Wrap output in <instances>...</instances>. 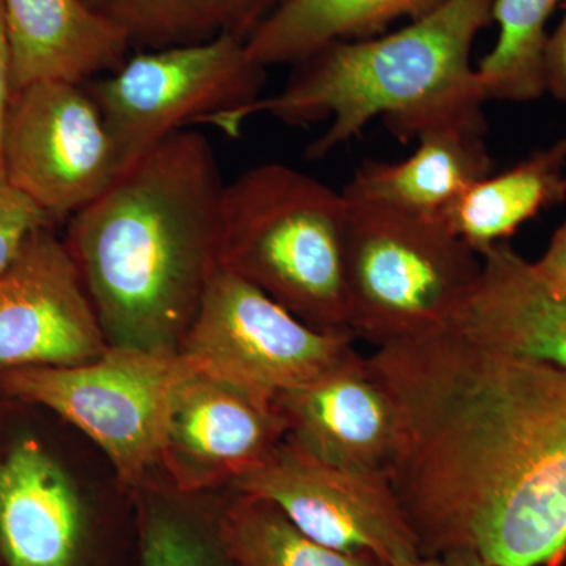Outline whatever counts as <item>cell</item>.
Returning a JSON list of instances; mask_svg holds the SVG:
<instances>
[{
	"mask_svg": "<svg viewBox=\"0 0 566 566\" xmlns=\"http://www.w3.org/2000/svg\"><path fill=\"white\" fill-rule=\"evenodd\" d=\"M344 197L345 304L354 338L382 348L450 327L482 256L438 216Z\"/></svg>",
	"mask_w": 566,
	"mask_h": 566,
	"instance_id": "5",
	"label": "cell"
},
{
	"mask_svg": "<svg viewBox=\"0 0 566 566\" xmlns=\"http://www.w3.org/2000/svg\"><path fill=\"white\" fill-rule=\"evenodd\" d=\"M109 346L65 241L36 230L0 277V370L91 363Z\"/></svg>",
	"mask_w": 566,
	"mask_h": 566,
	"instance_id": "11",
	"label": "cell"
},
{
	"mask_svg": "<svg viewBox=\"0 0 566 566\" xmlns=\"http://www.w3.org/2000/svg\"><path fill=\"white\" fill-rule=\"evenodd\" d=\"M371 370L400 411L390 485L422 556L495 566L566 558V368L457 329L382 348Z\"/></svg>",
	"mask_w": 566,
	"mask_h": 566,
	"instance_id": "1",
	"label": "cell"
},
{
	"mask_svg": "<svg viewBox=\"0 0 566 566\" xmlns=\"http://www.w3.org/2000/svg\"><path fill=\"white\" fill-rule=\"evenodd\" d=\"M144 566H205V560L185 528L174 521L155 520L145 532Z\"/></svg>",
	"mask_w": 566,
	"mask_h": 566,
	"instance_id": "24",
	"label": "cell"
},
{
	"mask_svg": "<svg viewBox=\"0 0 566 566\" xmlns=\"http://www.w3.org/2000/svg\"><path fill=\"white\" fill-rule=\"evenodd\" d=\"M273 502L304 534L333 549L400 566L422 556L389 476L326 463L283 439L233 483Z\"/></svg>",
	"mask_w": 566,
	"mask_h": 566,
	"instance_id": "10",
	"label": "cell"
},
{
	"mask_svg": "<svg viewBox=\"0 0 566 566\" xmlns=\"http://www.w3.org/2000/svg\"><path fill=\"white\" fill-rule=\"evenodd\" d=\"M133 46L163 50L234 36L248 41L286 0H85Z\"/></svg>",
	"mask_w": 566,
	"mask_h": 566,
	"instance_id": "20",
	"label": "cell"
},
{
	"mask_svg": "<svg viewBox=\"0 0 566 566\" xmlns=\"http://www.w3.org/2000/svg\"><path fill=\"white\" fill-rule=\"evenodd\" d=\"M486 132L485 104L441 115L416 129L411 156L395 163L365 159L342 192L439 216L469 186L493 174Z\"/></svg>",
	"mask_w": 566,
	"mask_h": 566,
	"instance_id": "14",
	"label": "cell"
},
{
	"mask_svg": "<svg viewBox=\"0 0 566 566\" xmlns=\"http://www.w3.org/2000/svg\"><path fill=\"white\" fill-rule=\"evenodd\" d=\"M353 340L314 329L259 286L218 268L178 352L197 374L274 405L348 359Z\"/></svg>",
	"mask_w": 566,
	"mask_h": 566,
	"instance_id": "8",
	"label": "cell"
},
{
	"mask_svg": "<svg viewBox=\"0 0 566 566\" xmlns=\"http://www.w3.org/2000/svg\"><path fill=\"white\" fill-rule=\"evenodd\" d=\"M11 50V92L36 82L85 85L114 73L133 44L85 0H2Z\"/></svg>",
	"mask_w": 566,
	"mask_h": 566,
	"instance_id": "16",
	"label": "cell"
},
{
	"mask_svg": "<svg viewBox=\"0 0 566 566\" xmlns=\"http://www.w3.org/2000/svg\"><path fill=\"white\" fill-rule=\"evenodd\" d=\"M562 0H494L499 35L476 66L488 102L531 103L546 95L547 22Z\"/></svg>",
	"mask_w": 566,
	"mask_h": 566,
	"instance_id": "21",
	"label": "cell"
},
{
	"mask_svg": "<svg viewBox=\"0 0 566 566\" xmlns=\"http://www.w3.org/2000/svg\"><path fill=\"white\" fill-rule=\"evenodd\" d=\"M43 227H57L22 193L0 182V277L28 238Z\"/></svg>",
	"mask_w": 566,
	"mask_h": 566,
	"instance_id": "23",
	"label": "cell"
},
{
	"mask_svg": "<svg viewBox=\"0 0 566 566\" xmlns=\"http://www.w3.org/2000/svg\"><path fill=\"white\" fill-rule=\"evenodd\" d=\"M536 274L557 294H566V221L551 238L542 259L534 262Z\"/></svg>",
	"mask_w": 566,
	"mask_h": 566,
	"instance_id": "26",
	"label": "cell"
},
{
	"mask_svg": "<svg viewBox=\"0 0 566 566\" xmlns=\"http://www.w3.org/2000/svg\"><path fill=\"white\" fill-rule=\"evenodd\" d=\"M447 0H286L245 41L249 57L264 69L294 65L334 43L370 39L398 21L433 13Z\"/></svg>",
	"mask_w": 566,
	"mask_h": 566,
	"instance_id": "19",
	"label": "cell"
},
{
	"mask_svg": "<svg viewBox=\"0 0 566 566\" xmlns=\"http://www.w3.org/2000/svg\"><path fill=\"white\" fill-rule=\"evenodd\" d=\"M566 104V103H565Z\"/></svg>",
	"mask_w": 566,
	"mask_h": 566,
	"instance_id": "30",
	"label": "cell"
},
{
	"mask_svg": "<svg viewBox=\"0 0 566 566\" xmlns=\"http://www.w3.org/2000/svg\"><path fill=\"white\" fill-rule=\"evenodd\" d=\"M566 200V136L501 174L469 186L441 214L455 237L482 255L531 219Z\"/></svg>",
	"mask_w": 566,
	"mask_h": 566,
	"instance_id": "18",
	"label": "cell"
},
{
	"mask_svg": "<svg viewBox=\"0 0 566 566\" xmlns=\"http://www.w3.org/2000/svg\"><path fill=\"white\" fill-rule=\"evenodd\" d=\"M442 556H444L449 566H495L488 564L479 554L469 549L450 551V553L442 554Z\"/></svg>",
	"mask_w": 566,
	"mask_h": 566,
	"instance_id": "28",
	"label": "cell"
},
{
	"mask_svg": "<svg viewBox=\"0 0 566 566\" xmlns=\"http://www.w3.org/2000/svg\"><path fill=\"white\" fill-rule=\"evenodd\" d=\"M546 93L566 103V6L556 31L549 33L545 52Z\"/></svg>",
	"mask_w": 566,
	"mask_h": 566,
	"instance_id": "25",
	"label": "cell"
},
{
	"mask_svg": "<svg viewBox=\"0 0 566 566\" xmlns=\"http://www.w3.org/2000/svg\"><path fill=\"white\" fill-rule=\"evenodd\" d=\"M11 96V50L3 3L0 0V182L2 175V133Z\"/></svg>",
	"mask_w": 566,
	"mask_h": 566,
	"instance_id": "27",
	"label": "cell"
},
{
	"mask_svg": "<svg viewBox=\"0 0 566 566\" xmlns=\"http://www.w3.org/2000/svg\"><path fill=\"white\" fill-rule=\"evenodd\" d=\"M493 6L494 0H447L398 31L334 41L294 63L281 92L210 126L237 137L244 122L260 114L289 126L329 120L307 147L311 159L326 158L376 118L397 134L439 107L485 95L471 55L476 36L493 22Z\"/></svg>",
	"mask_w": 566,
	"mask_h": 566,
	"instance_id": "3",
	"label": "cell"
},
{
	"mask_svg": "<svg viewBox=\"0 0 566 566\" xmlns=\"http://www.w3.org/2000/svg\"><path fill=\"white\" fill-rule=\"evenodd\" d=\"M345 210L344 193L312 175L283 163L253 166L223 188L219 268L259 286L314 329L353 335Z\"/></svg>",
	"mask_w": 566,
	"mask_h": 566,
	"instance_id": "4",
	"label": "cell"
},
{
	"mask_svg": "<svg viewBox=\"0 0 566 566\" xmlns=\"http://www.w3.org/2000/svg\"><path fill=\"white\" fill-rule=\"evenodd\" d=\"M223 188L211 142L182 129L66 221L63 241L109 345L178 352L219 268Z\"/></svg>",
	"mask_w": 566,
	"mask_h": 566,
	"instance_id": "2",
	"label": "cell"
},
{
	"mask_svg": "<svg viewBox=\"0 0 566 566\" xmlns=\"http://www.w3.org/2000/svg\"><path fill=\"white\" fill-rule=\"evenodd\" d=\"M234 36L142 51L85 84L117 148L122 170L172 134L262 98L268 74Z\"/></svg>",
	"mask_w": 566,
	"mask_h": 566,
	"instance_id": "7",
	"label": "cell"
},
{
	"mask_svg": "<svg viewBox=\"0 0 566 566\" xmlns=\"http://www.w3.org/2000/svg\"><path fill=\"white\" fill-rule=\"evenodd\" d=\"M285 439L274 405L196 374L178 390L161 464L181 491L237 482Z\"/></svg>",
	"mask_w": 566,
	"mask_h": 566,
	"instance_id": "13",
	"label": "cell"
},
{
	"mask_svg": "<svg viewBox=\"0 0 566 566\" xmlns=\"http://www.w3.org/2000/svg\"><path fill=\"white\" fill-rule=\"evenodd\" d=\"M221 536L237 566H385L315 542L259 495L240 493L223 516Z\"/></svg>",
	"mask_w": 566,
	"mask_h": 566,
	"instance_id": "22",
	"label": "cell"
},
{
	"mask_svg": "<svg viewBox=\"0 0 566 566\" xmlns=\"http://www.w3.org/2000/svg\"><path fill=\"white\" fill-rule=\"evenodd\" d=\"M480 256L482 271L450 327L495 352L566 368V294L551 292L509 243Z\"/></svg>",
	"mask_w": 566,
	"mask_h": 566,
	"instance_id": "15",
	"label": "cell"
},
{
	"mask_svg": "<svg viewBox=\"0 0 566 566\" xmlns=\"http://www.w3.org/2000/svg\"><path fill=\"white\" fill-rule=\"evenodd\" d=\"M285 439L326 463L389 476L401 441L392 395L354 353L311 385L279 395Z\"/></svg>",
	"mask_w": 566,
	"mask_h": 566,
	"instance_id": "12",
	"label": "cell"
},
{
	"mask_svg": "<svg viewBox=\"0 0 566 566\" xmlns=\"http://www.w3.org/2000/svg\"><path fill=\"white\" fill-rule=\"evenodd\" d=\"M120 172L117 148L85 85L46 81L11 92L3 181L55 226L102 196Z\"/></svg>",
	"mask_w": 566,
	"mask_h": 566,
	"instance_id": "9",
	"label": "cell"
},
{
	"mask_svg": "<svg viewBox=\"0 0 566 566\" xmlns=\"http://www.w3.org/2000/svg\"><path fill=\"white\" fill-rule=\"evenodd\" d=\"M81 502L62 465L35 439L0 458V549L9 566H71Z\"/></svg>",
	"mask_w": 566,
	"mask_h": 566,
	"instance_id": "17",
	"label": "cell"
},
{
	"mask_svg": "<svg viewBox=\"0 0 566 566\" xmlns=\"http://www.w3.org/2000/svg\"><path fill=\"white\" fill-rule=\"evenodd\" d=\"M196 374L180 352L111 345L91 363L0 370V395L73 423L136 483L161 464L175 397Z\"/></svg>",
	"mask_w": 566,
	"mask_h": 566,
	"instance_id": "6",
	"label": "cell"
},
{
	"mask_svg": "<svg viewBox=\"0 0 566 566\" xmlns=\"http://www.w3.org/2000/svg\"><path fill=\"white\" fill-rule=\"evenodd\" d=\"M400 566H449L444 556H420Z\"/></svg>",
	"mask_w": 566,
	"mask_h": 566,
	"instance_id": "29",
	"label": "cell"
}]
</instances>
